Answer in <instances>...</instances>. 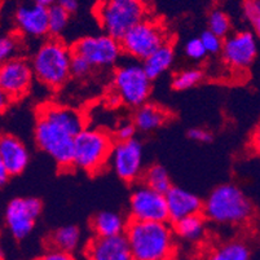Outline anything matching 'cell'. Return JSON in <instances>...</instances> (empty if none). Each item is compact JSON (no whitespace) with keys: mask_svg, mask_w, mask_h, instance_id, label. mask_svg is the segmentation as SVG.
Wrapping results in <instances>:
<instances>
[{"mask_svg":"<svg viewBox=\"0 0 260 260\" xmlns=\"http://www.w3.org/2000/svg\"><path fill=\"white\" fill-rule=\"evenodd\" d=\"M167 206H169L170 220L172 223L180 220L189 215L203 212V202L194 193L186 189L172 186L166 193Z\"/></svg>","mask_w":260,"mask_h":260,"instance_id":"obj_18","label":"cell"},{"mask_svg":"<svg viewBox=\"0 0 260 260\" xmlns=\"http://www.w3.org/2000/svg\"><path fill=\"white\" fill-rule=\"evenodd\" d=\"M207 260H251V251L243 241L233 240L215 247Z\"/></svg>","mask_w":260,"mask_h":260,"instance_id":"obj_23","label":"cell"},{"mask_svg":"<svg viewBox=\"0 0 260 260\" xmlns=\"http://www.w3.org/2000/svg\"><path fill=\"white\" fill-rule=\"evenodd\" d=\"M141 180H143L144 185L154 189L159 193H163V194H166L167 191L172 188L169 172L160 165H153V166L149 167L141 176Z\"/></svg>","mask_w":260,"mask_h":260,"instance_id":"obj_25","label":"cell"},{"mask_svg":"<svg viewBox=\"0 0 260 260\" xmlns=\"http://www.w3.org/2000/svg\"><path fill=\"white\" fill-rule=\"evenodd\" d=\"M17 38L18 37H13V35H4L0 39V58L3 62L11 58L18 57L16 56L17 51H20V40Z\"/></svg>","mask_w":260,"mask_h":260,"instance_id":"obj_30","label":"cell"},{"mask_svg":"<svg viewBox=\"0 0 260 260\" xmlns=\"http://www.w3.org/2000/svg\"><path fill=\"white\" fill-rule=\"evenodd\" d=\"M223 58L232 69H247L257 54V43L251 31H238L225 38L223 46Z\"/></svg>","mask_w":260,"mask_h":260,"instance_id":"obj_14","label":"cell"},{"mask_svg":"<svg viewBox=\"0 0 260 260\" xmlns=\"http://www.w3.org/2000/svg\"><path fill=\"white\" fill-rule=\"evenodd\" d=\"M231 18L221 9H214L209 16V30L217 37L228 38L231 32Z\"/></svg>","mask_w":260,"mask_h":260,"instance_id":"obj_27","label":"cell"},{"mask_svg":"<svg viewBox=\"0 0 260 260\" xmlns=\"http://www.w3.org/2000/svg\"><path fill=\"white\" fill-rule=\"evenodd\" d=\"M35 74L31 62L22 57L11 58L2 63L0 88L9 100H20L30 91Z\"/></svg>","mask_w":260,"mask_h":260,"instance_id":"obj_12","label":"cell"},{"mask_svg":"<svg viewBox=\"0 0 260 260\" xmlns=\"http://www.w3.org/2000/svg\"><path fill=\"white\" fill-rule=\"evenodd\" d=\"M72 48L60 39L46 40L31 58L35 78L48 88H61L72 75Z\"/></svg>","mask_w":260,"mask_h":260,"instance_id":"obj_4","label":"cell"},{"mask_svg":"<svg viewBox=\"0 0 260 260\" xmlns=\"http://www.w3.org/2000/svg\"><path fill=\"white\" fill-rule=\"evenodd\" d=\"M60 7H62L66 12H69L70 15L77 12L78 9V0H57V3Z\"/></svg>","mask_w":260,"mask_h":260,"instance_id":"obj_38","label":"cell"},{"mask_svg":"<svg viewBox=\"0 0 260 260\" xmlns=\"http://www.w3.org/2000/svg\"><path fill=\"white\" fill-rule=\"evenodd\" d=\"M73 53L86 58L93 68L113 66L122 54L120 40L109 34L89 35L77 40L72 47Z\"/></svg>","mask_w":260,"mask_h":260,"instance_id":"obj_9","label":"cell"},{"mask_svg":"<svg viewBox=\"0 0 260 260\" xmlns=\"http://www.w3.org/2000/svg\"><path fill=\"white\" fill-rule=\"evenodd\" d=\"M185 54L191 60H202L207 54L206 49L203 47L202 42L200 38H193V39L188 40L185 44Z\"/></svg>","mask_w":260,"mask_h":260,"instance_id":"obj_33","label":"cell"},{"mask_svg":"<svg viewBox=\"0 0 260 260\" xmlns=\"http://www.w3.org/2000/svg\"><path fill=\"white\" fill-rule=\"evenodd\" d=\"M136 126L134 122H124L118 126L115 129L114 136L117 141H127L135 139V134H136Z\"/></svg>","mask_w":260,"mask_h":260,"instance_id":"obj_34","label":"cell"},{"mask_svg":"<svg viewBox=\"0 0 260 260\" xmlns=\"http://www.w3.org/2000/svg\"><path fill=\"white\" fill-rule=\"evenodd\" d=\"M38 260H77L72 255V252L66 251H60V250L51 249L49 251H47L43 256Z\"/></svg>","mask_w":260,"mask_h":260,"instance_id":"obj_36","label":"cell"},{"mask_svg":"<svg viewBox=\"0 0 260 260\" xmlns=\"http://www.w3.org/2000/svg\"><path fill=\"white\" fill-rule=\"evenodd\" d=\"M188 136L191 140L198 141V143H211L212 141V134L209 129L205 128H191L188 131Z\"/></svg>","mask_w":260,"mask_h":260,"instance_id":"obj_35","label":"cell"},{"mask_svg":"<svg viewBox=\"0 0 260 260\" xmlns=\"http://www.w3.org/2000/svg\"><path fill=\"white\" fill-rule=\"evenodd\" d=\"M9 177H11V175H9V172L7 171L6 167L0 165V184H2V185H4V184L8 181Z\"/></svg>","mask_w":260,"mask_h":260,"instance_id":"obj_39","label":"cell"},{"mask_svg":"<svg viewBox=\"0 0 260 260\" xmlns=\"http://www.w3.org/2000/svg\"><path fill=\"white\" fill-rule=\"evenodd\" d=\"M143 145L138 139L117 141L113 148L110 165L117 176L127 183H134L143 176Z\"/></svg>","mask_w":260,"mask_h":260,"instance_id":"obj_13","label":"cell"},{"mask_svg":"<svg viewBox=\"0 0 260 260\" xmlns=\"http://www.w3.org/2000/svg\"><path fill=\"white\" fill-rule=\"evenodd\" d=\"M113 84L122 104L136 109L146 104L152 92V79L146 74L143 63L138 62L120 65L114 73Z\"/></svg>","mask_w":260,"mask_h":260,"instance_id":"obj_7","label":"cell"},{"mask_svg":"<svg viewBox=\"0 0 260 260\" xmlns=\"http://www.w3.org/2000/svg\"><path fill=\"white\" fill-rule=\"evenodd\" d=\"M91 226L98 237H113V236L124 235L127 224L117 212L101 211L92 217Z\"/></svg>","mask_w":260,"mask_h":260,"instance_id":"obj_20","label":"cell"},{"mask_svg":"<svg viewBox=\"0 0 260 260\" xmlns=\"http://www.w3.org/2000/svg\"><path fill=\"white\" fill-rule=\"evenodd\" d=\"M169 43L166 29L162 23L144 20L135 25L120 39L123 53L132 58L144 61L160 47Z\"/></svg>","mask_w":260,"mask_h":260,"instance_id":"obj_8","label":"cell"},{"mask_svg":"<svg viewBox=\"0 0 260 260\" xmlns=\"http://www.w3.org/2000/svg\"><path fill=\"white\" fill-rule=\"evenodd\" d=\"M70 13L66 12L58 4L48 7V22H49V35L52 38H57L63 32L66 26L69 23Z\"/></svg>","mask_w":260,"mask_h":260,"instance_id":"obj_26","label":"cell"},{"mask_svg":"<svg viewBox=\"0 0 260 260\" xmlns=\"http://www.w3.org/2000/svg\"><path fill=\"white\" fill-rule=\"evenodd\" d=\"M132 260H140V259H136V257H134V259H132Z\"/></svg>","mask_w":260,"mask_h":260,"instance_id":"obj_41","label":"cell"},{"mask_svg":"<svg viewBox=\"0 0 260 260\" xmlns=\"http://www.w3.org/2000/svg\"><path fill=\"white\" fill-rule=\"evenodd\" d=\"M250 146H251L252 152L260 157V122L257 123V126L252 132L251 139H250Z\"/></svg>","mask_w":260,"mask_h":260,"instance_id":"obj_37","label":"cell"},{"mask_svg":"<svg viewBox=\"0 0 260 260\" xmlns=\"http://www.w3.org/2000/svg\"><path fill=\"white\" fill-rule=\"evenodd\" d=\"M32 3H37L40 4V6H44V7H51L53 4L57 3V0H31Z\"/></svg>","mask_w":260,"mask_h":260,"instance_id":"obj_40","label":"cell"},{"mask_svg":"<svg viewBox=\"0 0 260 260\" xmlns=\"http://www.w3.org/2000/svg\"><path fill=\"white\" fill-rule=\"evenodd\" d=\"M92 69H93V66H92L86 58L82 57V56H79V54L77 53H73L72 66H70L73 77L84 78L92 72Z\"/></svg>","mask_w":260,"mask_h":260,"instance_id":"obj_32","label":"cell"},{"mask_svg":"<svg viewBox=\"0 0 260 260\" xmlns=\"http://www.w3.org/2000/svg\"><path fill=\"white\" fill-rule=\"evenodd\" d=\"M146 0H103L96 8V17L105 34L120 40L131 27L146 20Z\"/></svg>","mask_w":260,"mask_h":260,"instance_id":"obj_6","label":"cell"},{"mask_svg":"<svg viewBox=\"0 0 260 260\" xmlns=\"http://www.w3.org/2000/svg\"><path fill=\"white\" fill-rule=\"evenodd\" d=\"M30 160V154L25 144L13 135L6 134L0 139V165L6 167L11 176L25 171Z\"/></svg>","mask_w":260,"mask_h":260,"instance_id":"obj_17","label":"cell"},{"mask_svg":"<svg viewBox=\"0 0 260 260\" xmlns=\"http://www.w3.org/2000/svg\"><path fill=\"white\" fill-rule=\"evenodd\" d=\"M169 119V114L165 109L155 104H144L135 112L134 120L136 128L144 132H150L162 127Z\"/></svg>","mask_w":260,"mask_h":260,"instance_id":"obj_19","label":"cell"},{"mask_svg":"<svg viewBox=\"0 0 260 260\" xmlns=\"http://www.w3.org/2000/svg\"><path fill=\"white\" fill-rule=\"evenodd\" d=\"M134 257L140 260H170L175 250L174 231L167 221L131 220L124 232Z\"/></svg>","mask_w":260,"mask_h":260,"instance_id":"obj_2","label":"cell"},{"mask_svg":"<svg viewBox=\"0 0 260 260\" xmlns=\"http://www.w3.org/2000/svg\"><path fill=\"white\" fill-rule=\"evenodd\" d=\"M15 22L18 31L30 38H42L49 34L48 7L37 3L23 4L16 11Z\"/></svg>","mask_w":260,"mask_h":260,"instance_id":"obj_16","label":"cell"},{"mask_svg":"<svg viewBox=\"0 0 260 260\" xmlns=\"http://www.w3.org/2000/svg\"><path fill=\"white\" fill-rule=\"evenodd\" d=\"M174 231L177 236L189 242H198L206 235V216L201 214L189 215L174 223Z\"/></svg>","mask_w":260,"mask_h":260,"instance_id":"obj_21","label":"cell"},{"mask_svg":"<svg viewBox=\"0 0 260 260\" xmlns=\"http://www.w3.org/2000/svg\"><path fill=\"white\" fill-rule=\"evenodd\" d=\"M80 231L75 225H65L56 229L49 236V246L51 249L60 251L73 252L80 242Z\"/></svg>","mask_w":260,"mask_h":260,"instance_id":"obj_24","label":"cell"},{"mask_svg":"<svg viewBox=\"0 0 260 260\" xmlns=\"http://www.w3.org/2000/svg\"><path fill=\"white\" fill-rule=\"evenodd\" d=\"M242 11L245 18L252 26L254 34L260 39V0H245Z\"/></svg>","mask_w":260,"mask_h":260,"instance_id":"obj_29","label":"cell"},{"mask_svg":"<svg viewBox=\"0 0 260 260\" xmlns=\"http://www.w3.org/2000/svg\"><path fill=\"white\" fill-rule=\"evenodd\" d=\"M42 212V202L34 197L13 198L7 205L6 225L16 240H23L32 232Z\"/></svg>","mask_w":260,"mask_h":260,"instance_id":"obj_11","label":"cell"},{"mask_svg":"<svg viewBox=\"0 0 260 260\" xmlns=\"http://www.w3.org/2000/svg\"><path fill=\"white\" fill-rule=\"evenodd\" d=\"M200 39L201 42H202L205 49H206L207 54H216L219 53V52L223 51V46H224L223 38L217 37L216 34L211 32L210 30L202 32Z\"/></svg>","mask_w":260,"mask_h":260,"instance_id":"obj_31","label":"cell"},{"mask_svg":"<svg viewBox=\"0 0 260 260\" xmlns=\"http://www.w3.org/2000/svg\"><path fill=\"white\" fill-rule=\"evenodd\" d=\"M131 219L141 221L170 220L166 194L159 193L149 186L139 185L129 197Z\"/></svg>","mask_w":260,"mask_h":260,"instance_id":"obj_10","label":"cell"},{"mask_svg":"<svg viewBox=\"0 0 260 260\" xmlns=\"http://www.w3.org/2000/svg\"><path fill=\"white\" fill-rule=\"evenodd\" d=\"M88 260H132L131 247L126 235L96 237L89 241L86 250Z\"/></svg>","mask_w":260,"mask_h":260,"instance_id":"obj_15","label":"cell"},{"mask_svg":"<svg viewBox=\"0 0 260 260\" xmlns=\"http://www.w3.org/2000/svg\"><path fill=\"white\" fill-rule=\"evenodd\" d=\"M175 60L174 47L170 43L165 44L159 49L150 54L146 60L143 61V66L146 74L152 80L157 79L160 75L165 74L171 68Z\"/></svg>","mask_w":260,"mask_h":260,"instance_id":"obj_22","label":"cell"},{"mask_svg":"<svg viewBox=\"0 0 260 260\" xmlns=\"http://www.w3.org/2000/svg\"><path fill=\"white\" fill-rule=\"evenodd\" d=\"M206 219L223 225H241L254 215L251 201L238 186L223 184L215 188L203 203Z\"/></svg>","mask_w":260,"mask_h":260,"instance_id":"obj_3","label":"cell"},{"mask_svg":"<svg viewBox=\"0 0 260 260\" xmlns=\"http://www.w3.org/2000/svg\"><path fill=\"white\" fill-rule=\"evenodd\" d=\"M112 135L99 128H84L75 138L74 169H79L89 175L99 174L110 162L113 148Z\"/></svg>","mask_w":260,"mask_h":260,"instance_id":"obj_5","label":"cell"},{"mask_svg":"<svg viewBox=\"0 0 260 260\" xmlns=\"http://www.w3.org/2000/svg\"><path fill=\"white\" fill-rule=\"evenodd\" d=\"M86 128L82 112L60 104L47 103L38 109L35 143L56 162L58 169H74L75 138Z\"/></svg>","mask_w":260,"mask_h":260,"instance_id":"obj_1","label":"cell"},{"mask_svg":"<svg viewBox=\"0 0 260 260\" xmlns=\"http://www.w3.org/2000/svg\"><path fill=\"white\" fill-rule=\"evenodd\" d=\"M202 72L198 69L183 70V72L177 73L172 79V88L175 91H185V89L197 86L202 80Z\"/></svg>","mask_w":260,"mask_h":260,"instance_id":"obj_28","label":"cell"}]
</instances>
